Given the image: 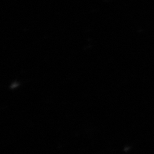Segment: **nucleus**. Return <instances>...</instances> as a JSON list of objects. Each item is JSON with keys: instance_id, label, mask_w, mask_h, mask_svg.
<instances>
[]
</instances>
